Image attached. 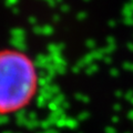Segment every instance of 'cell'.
Masks as SVG:
<instances>
[{"mask_svg":"<svg viewBox=\"0 0 133 133\" xmlns=\"http://www.w3.org/2000/svg\"><path fill=\"white\" fill-rule=\"evenodd\" d=\"M41 87L39 65L27 51L0 48V116L19 113L38 98Z\"/></svg>","mask_w":133,"mask_h":133,"instance_id":"obj_1","label":"cell"}]
</instances>
